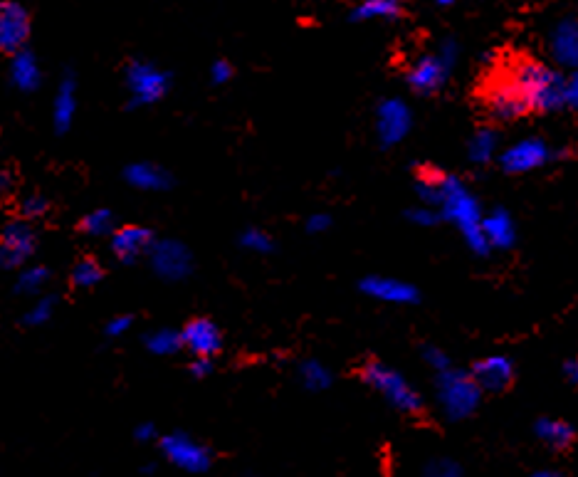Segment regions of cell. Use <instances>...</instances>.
<instances>
[{
    "label": "cell",
    "mask_w": 578,
    "mask_h": 477,
    "mask_svg": "<svg viewBox=\"0 0 578 477\" xmlns=\"http://www.w3.org/2000/svg\"><path fill=\"white\" fill-rule=\"evenodd\" d=\"M522 97L529 112H556L566 107V77L539 60H517L502 77Z\"/></svg>",
    "instance_id": "cell-1"
},
{
    "label": "cell",
    "mask_w": 578,
    "mask_h": 477,
    "mask_svg": "<svg viewBox=\"0 0 578 477\" xmlns=\"http://www.w3.org/2000/svg\"><path fill=\"white\" fill-rule=\"evenodd\" d=\"M438 211L443 220L453 223L460 235L465 238L467 248L475 255H490V245H487L485 230H482V213L480 201L475 198V193L465 186L457 176H440V198H438Z\"/></svg>",
    "instance_id": "cell-2"
},
{
    "label": "cell",
    "mask_w": 578,
    "mask_h": 477,
    "mask_svg": "<svg viewBox=\"0 0 578 477\" xmlns=\"http://www.w3.org/2000/svg\"><path fill=\"white\" fill-rule=\"evenodd\" d=\"M359 379L373 393H378L396 413H403V416H420L423 413L425 403L420 391L393 366L383 364L378 359H369L359 369Z\"/></svg>",
    "instance_id": "cell-3"
},
{
    "label": "cell",
    "mask_w": 578,
    "mask_h": 477,
    "mask_svg": "<svg viewBox=\"0 0 578 477\" xmlns=\"http://www.w3.org/2000/svg\"><path fill=\"white\" fill-rule=\"evenodd\" d=\"M480 384L475 381L472 371L462 369H448L443 374H438L435 379V398H438L440 411L445 413V418L450 421H465L472 413L477 411L482 401Z\"/></svg>",
    "instance_id": "cell-4"
},
{
    "label": "cell",
    "mask_w": 578,
    "mask_h": 477,
    "mask_svg": "<svg viewBox=\"0 0 578 477\" xmlns=\"http://www.w3.org/2000/svg\"><path fill=\"white\" fill-rule=\"evenodd\" d=\"M457 65V45L453 40H445L435 52L420 57L408 70V87L415 94H435L445 87Z\"/></svg>",
    "instance_id": "cell-5"
},
{
    "label": "cell",
    "mask_w": 578,
    "mask_h": 477,
    "mask_svg": "<svg viewBox=\"0 0 578 477\" xmlns=\"http://www.w3.org/2000/svg\"><path fill=\"white\" fill-rule=\"evenodd\" d=\"M124 85L129 92V107H151L166 97L171 75L149 60H134L124 70Z\"/></svg>",
    "instance_id": "cell-6"
},
{
    "label": "cell",
    "mask_w": 578,
    "mask_h": 477,
    "mask_svg": "<svg viewBox=\"0 0 578 477\" xmlns=\"http://www.w3.org/2000/svg\"><path fill=\"white\" fill-rule=\"evenodd\" d=\"M159 453L161 458L168 460V465H173L176 470L188 475H203L213 468V450L206 443L196 440L193 435L173 431L164 433L159 440Z\"/></svg>",
    "instance_id": "cell-7"
},
{
    "label": "cell",
    "mask_w": 578,
    "mask_h": 477,
    "mask_svg": "<svg viewBox=\"0 0 578 477\" xmlns=\"http://www.w3.org/2000/svg\"><path fill=\"white\" fill-rule=\"evenodd\" d=\"M38 250V233L25 218H13L0 233V262L5 270H23Z\"/></svg>",
    "instance_id": "cell-8"
},
{
    "label": "cell",
    "mask_w": 578,
    "mask_h": 477,
    "mask_svg": "<svg viewBox=\"0 0 578 477\" xmlns=\"http://www.w3.org/2000/svg\"><path fill=\"white\" fill-rule=\"evenodd\" d=\"M413 129V112L401 97H388L381 99L373 114V131H376V139L383 149H393L401 141H406V136Z\"/></svg>",
    "instance_id": "cell-9"
},
{
    "label": "cell",
    "mask_w": 578,
    "mask_h": 477,
    "mask_svg": "<svg viewBox=\"0 0 578 477\" xmlns=\"http://www.w3.org/2000/svg\"><path fill=\"white\" fill-rule=\"evenodd\" d=\"M551 159H554V151H551V146L544 139L527 136V139H519L517 144L507 146L499 154V166L512 176H524L546 166Z\"/></svg>",
    "instance_id": "cell-10"
},
{
    "label": "cell",
    "mask_w": 578,
    "mask_h": 477,
    "mask_svg": "<svg viewBox=\"0 0 578 477\" xmlns=\"http://www.w3.org/2000/svg\"><path fill=\"white\" fill-rule=\"evenodd\" d=\"M149 267L154 275H159L166 282H181L193 272V255L181 240L164 238L156 240V245L149 253Z\"/></svg>",
    "instance_id": "cell-11"
},
{
    "label": "cell",
    "mask_w": 578,
    "mask_h": 477,
    "mask_svg": "<svg viewBox=\"0 0 578 477\" xmlns=\"http://www.w3.org/2000/svg\"><path fill=\"white\" fill-rule=\"evenodd\" d=\"M30 33H33V23H30L28 8L18 0H3L0 5V50L5 55L28 50Z\"/></svg>",
    "instance_id": "cell-12"
},
{
    "label": "cell",
    "mask_w": 578,
    "mask_h": 477,
    "mask_svg": "<svg viewBox=\"0 0 578 477\" xmlns=\"http://www.w3.org/2000/svg\"><path fill=\"white\" fill-rule=\"evenodd\" d=\"M156 240L159 238L154 235V230L146 228V225H136V223L119 225V228L114 230L112 238H109V250H112L114 258L126 262V265H131V262H136L141 258H149Z\"/></svg>",
    "instance_id": "cell-13"
},
{
    "label": "cell",
    "mask_w": 578,
    "mask_h": 477,
    "mask_svg": "<svg viewBox=\"0 0 578 477\" xmlns=\"http://www.w3.org/2000/svg\"><path fill=\"white\" fill-rule=\"evenodd\" d=\"M183 349L191 351L196 359H215L223 351V332L208 317H196L181 329Z\"/></svg>",
    "instance_id": "cell-14"
},
{
    "label": "cell",
    "mask_w": 578,
    "mask_h": 477,
    "mask_svg": "<svg viewBox=\"0 0 578 477\" xmlns=\"http://www.w3.org/2000/svg\"><path fill=\"white\" fill-rule=\"evenodd\" d=\"M361 292H364L366 297H371V300L383 304H398V307H406V304H415L420 300L418 287L406 280L386 275L364 277V280H361Z\"/></svg>",
    "instance_id": "cell-15"
},
{
    "label": "cell",
    "mask_w": 578,
    "mask_h": 477,
    "mask_svg": "<svg viewBox=\"0 0 578 477\" xmlns=\"http://www.w3.org/2000/svg\"><path fill=\"white\" fill-rule=\"evenodd\" d=\"M472 376H475L482 391L502 393L504 389H509V384L514 381V364L509 356L492 354L472 366Z\"/></svg>",
    "instance_id": "cell-16"
},
{
    "label": "cell",
    "mask_w": 578,
    "mask_h": 477,
    "mask_svg": "<svg viewBox=\"0 0 578 477\" xmlns=\"http://www.w3.org/2000/svg\"><path fill=\"white\" fill-rule=\"evenodd\" d=\"M549 52L551 60L566 70L578 67V20L564 18L554 25L549 33Z\"/></svg>",
    "instance_id": "cell-17"
},
{
    "label": "cell",
    "mask_w": 578,
    "mask_h": 477,
    "mask_svg": "<svg viewBox=\"0 0 578 477\" xmlns=\"http://www.w3.org/2000/svg\"><path fill=\"white\" fill-rule=\"evenodd\" d=\"M124 181L131 188L144 193H159L168 191L173 186V178L164 166L154 164V161H134L124 169Z\"/></svg>",
    "instance_id": "cell-18"
},
{
    "label": "cell",
    "mask_w": 578,
    "mask_h": 477,
    "mask_svg": "<svg viewBox=\"0 0 578 477\" xmlns=\"http://www.w3.org/2000/svg\"><path fill=\"white\" fill-rule=\"evenodd\" d=\"M77 117V82L72 75H65L57 85L55 102H52V127L57 134H67Z\"/></svg>",
    "instance_id": "cell-19"
},
{
    "label": "cell",
    "mask_w": 578,
    "mask_h": 477,
    "mask_svg": "<svg viewBox=\"0 0 578 477\" xmlns=\"http://www.w3.org/2000/svg\"><path fill=\"white\" fill-rule=\"evenodd\" d=\"M487 112H490V117L497 119V122H514V119L529 114V109L527 104L522 102V97L502 80L487 94Z\"/></svg>",
    "instance_id": "cell-20"
},
{
    "label": "cell",
    "mask_w": 578,
    "mask_h": 477,
    "mask_svg": "<svg viewBox=\"0 0 578 477\" xmlns=\"http://www.w3.org/2000/svg\"><path fill=\"white\" fill-rule=\"evenodd\" d=\"M8 77H10V85L23 94H30V92H35V89H40L42 70H40V62H38V57H35V52L20 50V52H15V55H10Z\"/></svg>",
    "instance_id": "cell-21"
},
{
    "label": "cell",
    "mask_w": 578,
    "mask_h": 477,
    "mask_svg": "<svg viewBox=\"0 0 578 477\" xmlns=\"http://www.w3.org/2000/svg\"><path fill=\"white\" fill-rule=\"evenodd\" d=\"M482 230H485V238L490 250H509L517 240V228H514V220L504 208H492L490 213H485L482 220Z\"/></svg>",
    "instance_id": "cell-22"
},
{
    "label": "cell",
    "mask_w": 578,
    "mask_h": 477,
    "mask_svg": "<svg viewBox=\"0 0 578 477\" xmlns=\"http://www.w3.org/2000/svg\"><path fill=\"white\" fill-rule=\"evenodd\" d=\"M403 13L401 0H361L351 10L354 23H369V20H393Z\"/></svg>",
    "instance_id": "cell-23"
},
{
    "label": "cell",
    "mask_w": 578,
    "mask_h": 477,
    "mask_svg": "<svg viewBox=\"0 0 578 477\" xmlns=\"http://www.w3.org/2000/svg\"><path fill=\"white\" fill-rule=\"evenodd\" d=\"M534 433L544 445H549L551 450H566L574 443V428L564 421H556V418H539Z\"/></svg>",
    "instance_id": "cell-24"
},
{
    "label": "cell",
    "mask_w": 578,
    "mask_h": 477,
    "mask_svg": "<svg viewBox=\"0 0 578 477\" xmlns=\"http://www.w3.org/2000/svg\"><path fill=\"white\" fill-rule=\"evenodd\" d=\"M50 280H52V272L47 270L45 265H28L18 272L13 290H15V295L40 297V292L50 285Z\"/></svg>",
    "instance_id": "cell-25"
},
{
    "label": "cell",
    "mask_w": 578,
    "mask_h": 477,
    "mask_svg": "<svg viewBox=\"0 0 578 477\" xmlns=\"http://www.w3.org/2000/svg\"><path fill=\"white\" fill-rule=\"evenodd\" d=\"M499 151V136L492 129H480L467 144V156L475 166L490 164Z\"/></svg>",
    "instance_id": "cell-26"
},
{
    "label": "cell",
    "mask_w": 578,
    "mask_h": 477,
    "mask_svg": "<svg viewBox=\"0 0 578 477\" xmlns=\"http://www.w3.org/2000/svg\"><path fill=\"white\" fill-rule=\"evenodd\" d=\"M144 347L151 351L154 356H173L183 349V337L181 329H154L144 337Z\"/></svg>",
    "instance_id": "cell-27"
},
{
    "label": "cell",
    "mask_w": 578,
    "mask_h": 477,
    "mask_svg": "<svg viewBox=\"0 0 578 477\" xmlns=\"http://www.w3.org/2000/svg\"><path fill=\"white\" fill-rule=\"evenodd\" d=\"M80 230L89 238H112L114 230H117V220L109 208H94L87 216H82Z\"/></svg>",
    "instance_id": "cell-28"
},
{
    "label": "cell",
    "mask_w": 578,
    "mask_h": 477,
    "mask_svg": "<svg viewBox=\"0 0 578 477\" xmlns=\"http://www.w3.org/2000/svg\"><path fill=\"white\" fill-rule=\"evenodd\" d=\"M297 376H299V381H302L304 389H309V391L329 389L331 379H334V376H331V371H329V366L322 364L319 359H304L302 364H299Z\"/></svg>",
    "instance_id": "cell-29"
},
{
    "label": "cell",
    "mask_w": 578,
    "mask_h": 477,
    "mask_svg": "<svg viewBox=\"0 0 578 477\" xmlns=\"http://www.w3.org/2000/svg\"><path fill=\"white\" fill-rule=\"evenodd\" d=\"M104 280V267L94 258H80L72 265L70 282L77 290H94Z\"/></svg>",
    "instance_id": "cell-30"
},
{
    "label": "cell",
    "mask_w": 578,
    "mask_h": 477,
    "mask_svg": "<svg viewBox=\"0 0 578 477\" xmlns=\"http://www.w3.org/2000/svg\"><path fill=\"white\" fill-rule=\"evenodd\" d=\"M420 477H465V470L448 455H435V458L425 460L423 468H420Z\"/></svg>",
    "instance_id": "cell-31"
},
{
    "label": "cell",
    "mask_w": 578,
    "mask_h": 477,
    "mask_svg": "<svg viewBox=\"0 0 578 477\" xmlns=\"http://www.w3.org/2000/svg\"><path fill=\"white\" fill-rule=\"evenodd\" d=\"M55 309H57V297L55 295H42L30 304V309L25 312L23 322L28 324V327H42V324L50 322L52 317H55Z\"/></svg>",
    "instance_id": "cell-32"
},
{
    "label": "cell",
    "mask_w": 578,
    "mask_h": 477,
    "mask_svg": "<svg viewBox=\"0 0 578 477\" xmlns=\"http://www.w3.org/2000/svg\"><path fill=\"white\" fill-rule=\"evenodd\" d=\"M240 245L255 255L275 253V238L262 228H248L240 233Z\"/></svg>",
    "instance_id": "cell-33"
},
{
    "label": "cell",
    "mask_w": 578,
    "mask_h": 477,
    "mask_svg": "<svg viewBox=\"0 0 578 477\" xmlns=\"http://www.w3.org/2000/svg\"><path fill=\"white\" fill-rule=\"evenodd\" d=\"M47 211H50V201H47L42 193H28V196L20 201V218L30 220V223L45 218Z\"/></svg>",
    "instance_id": "cell-34"
},
{
    "label": "cell",
    "mask_w": 578,
    "mask_h": 477,
    "mask_svg": "<svg viewBox=\"0 0 578 477\" xmlns=\"http://www.w3.org/2000/svg\"><path fill=\"white\" fill-rule=\"evenodd\" d=\"M406 218L411 220L413 225H420V228H433V225H438L440 220H443V216H440L438 208L423 206V203H418V206L408 208Z\"/></svg>",
    "instance_id": "cell-35"
},
{
    "label": "cell",
    "mask_w": 578,
    "mask_h": 477,
    "mask_svg": "<svg viewBox=\"0 0 578 477\" xmlns=\"http://www.w3.org/2000/svg\"><path fill=\"white\" fill-rule=\"evenodd\" d=\"M423 361L435 371V374H443V371L453 369V364H450V356L445 354V349L435 347V344H428V347H423Z\"/></svg>",
    "instance_id": "cell-36"
},
{
    "label": "cell",
    "mask_w": 578,
    "mask_h": 477,
    "mask_svg": "<svg viewBox=\"0 0 578 477\" xmlns=\"http://www.w3.org/2000/svg\"><path fill=\"white\" fill-rule=\"evenodd\" d=\"M134 327V317L131 314H117V317H112L107 322V327H104V334L107 337H112V339H119V337H124L129 329Z\"/></svg>",
    "instance_id": "cell-37"
},
{
    "label": "cell",
    "mask_w": 578,
    "mask_h": 477,
    "mask_svg": "<svg viewBox=\"0 0 578 477\" xmlns=\"http://www.w3.org/2000/svg\"><path fill=\"white\" fill-rule=\"evenodd\" d=\"M210 82H213V85H228L230 80H233V65H230L228 60H215L213 65H210Z\"/></svg>",
    "instance_id": "cell-38"
},
{
    "label": "cell",
    "mask_w": 578,
    "mask_h": 477,
    "mask_svg": "<svg viewBox=\"0 0 578 477\" xmlns=\"http://www.w3.org/2000/svg\"><path fill=\"white\" fill-rule=\"evenodd\" d=\"M134 438H136V443H141V445H149V443L159 445L161 433L156 431L154 423H139V426L134 428Z\"/></svg>",
    "instance_id": "cell-39"
},
{
    "label": "cell",
    "mask_w": 578,
    "mask_h": 477,
    "mask_svg": "<svg viewBox=\"0 0 578 477\" xmlns=\"http://www.w3.org/2000/svg\"><path fill=\"white\" fill-rule=\"evenodd\" d=\"M304 228H307L309 235L327 233L331 228V216H327V213H312V216L307 218V223H304Z\"/></svg>",
    "instance_id": "cell-40"
},
{
    "label": "cell",
    "mask_w": 578,
    "mask_h": 477,
    "mask_svg": "<svg viewBox=\"0 0 578 477\" xmlns=\"http://www.w3.org/2000/svg\"><path fill=\"white\" fill-rule=\"evenodd\" d=\"M188 374H191L193 379H208V376L213 374V359H193L191 364H188Z\"/></svg>",
    "instance_id": "cell-41"
},
{
    "label": "cell",
    "mask_w": 578,
    "mask_h": 477,
    "mask_svg": "<svg viewBox=\"0 0 578 477\" xmlns=\"http://www.w3.org/2000/svg\"><path fill=\"white\" fill-rule=\"evenodd\" d=\"M566 107L578 109V67L566 77Z\"/></svg>",
    "instance_id": "cell-42"
},
{
    "label": "cell",
    "mask_w": 578,
    "mask_h": 477,
    "mask_svg": "<svg viewBox=\"0 0 578 477\" xmlns=\"http://www.w3.org/2000/svg\"><path fill=\"white\" fill-rule=\"evenodd\" d=\"M564 371H566V376H569L571 384L578 386V356H576V359H571L569 364H566Z\"/></svg>",
    "instance_id": "cell-43"
},
{
    "label": "cell",
    "mask_w": 578,
    "mask_h": 477,
    "mask_svg": "<svg viewBox=\"0 0 578 477\" xmlns=\"http://www.w3.org/2000/svg\"><path fill=\"white\" fill-rule=\"evenodd\" d=\"M529 477H564V475L556 473V470H537V473H532Z\"/></svg>",
    "instance_id": "cell-44"
},
{
    "label": "cell",
    "mask_w": 578,
    "mask_h": 477,
    "mask_svg": "<svg viewBox=\"0 0 578 477\" xmlns=\"http://www.w3.org/2000/svg\"><path fill=\"white\" fill-rule=\"evenodd\" d=\"M8 186L13 188V181L8 178V171H3V193H8Z\"/></svg>",
    "instance_id": "cell-45"
},
{
    "label": "cell",
    "mask_w": 578,
    "mask_h": 477,
    "mask_svg": "<svg viewBox=\"0 0 578 477\" xmlns=\"http://www.w3.org/2000/svg\"><path fill=\"white\" fill-rule=\"evenodd\" d=\"M438 5H455V3H460V0H435Z\"/></svg>",
    "instance_id": "cell-46"
}]
</instances>
